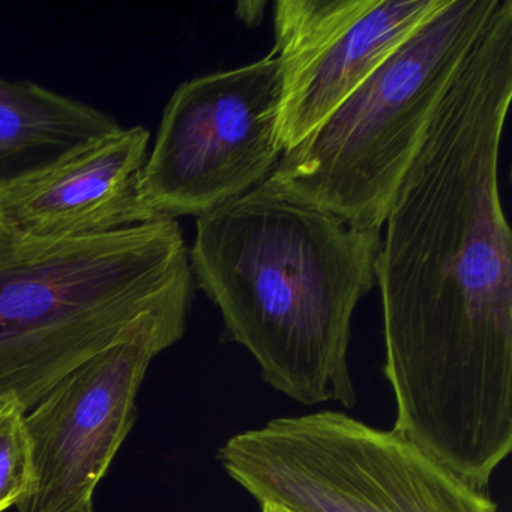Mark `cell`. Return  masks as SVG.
<instances>
[{
  "mask_svg": "<svg viewBox=\"0 0 512 512\" xmlns=\"http://www.w3.org/2000/svg\"><path fill=\"white\" fill-rule=\"evenodd\" d=\"M380 232L259 185L197 217L188 259L221 340L244 347L271 388L352 409V319L376 286Z\"/></svg>",
  "mask_w": 512,
  "mask_h": 512,
  "instance_id": "cell-2",
  "label": "cell"
},
{
  "mask_svg": "<svg viewBox=\"0 0 512 512\" xmlns=\"http://www.w3.org/2000/svg\"><path fill=\"white\" fill-rule=\"evenodd\" d=\"M26 413L19 401H0V512L17 505L31 487V446L26 433Z\"/></svg>",
  "mask_w": 512,
  "mask_h": 512,
  "instance_id": "cell-11",
  "label": "cell"
},
{
  "mask_svg": "<svg viewBox=\"0 0 512 512\" xmlns=\"http://www.w3.org/2000/svg\"><path fill=\"white\" fill-rule=\"evenodd\" d=\"M217 458L260 506L289 512H500L487 488L400 431L335 410L271 419Z\"/></svg>",
  "mask_w": 512,
  "mask_h": 512,
  "instance_id": "cell-5",
  "label": "cell"
},
{
  "mask_svg": "<svg viewBox=\"0 0 512 512\" xmlns=\"http://www.w3.org/2000/svg\"><path fill=\"white\" fill-rule=\"evenodd\" d=\"M178 220L46 241L0 227V401L26 412L149 314L191 307Z\"/></svg>",
  "mask_w": 512,
  "mask_h": 512,
  "instance_id": "cell-3",
  "label": "cell"
},
{
  "mask_svg": "<svg viewBox=\"0 0 512 512\" xmlns=\"http://www.w3.org/2000/svg\"><path fill=\"white\" fill-rule=\"evenodd\" d=\"M512 2L452 77L374 262L395 430L481 488L512 449V233L499 187Z\"/></svg>",
  "mask_w": 512,
  "mask_h": 512,
  "instance_id": "cell-1",
  "label": "cell"
},
{
  "mask_svg": "<svg viewBox=\"0 0 512 512\" xmlns=\"http://www.w3.org/2000/svg\"><path fill=\"white\" fill-rule=\"evenodd\" d=\"M77 512H94V508H92V503H88V505L83 506Z\"/></svg>",
  "mask_w": 512,
  "mask_h": 512,
  "instance_id": "cell-13",
  "label": "cell"
},
{
  "mask_svg": "<svg viewBox=\"0 0 512 512\" xmlns=\"http://www.w3.org/2000/svg\"><path fill=\"white\" fill-rule=\"evenodd\" d=\"M121 128L103 110L35 83L0 79V193Z\"/></svg>",
  "mask_w": 512,
  "mask_h": 512,
  "instance_id": "cell-10",
  "label": "cell"
},
{
  "mask_svg": "<svg viewBox=\"0 0 512 512\" xmlns=\"http://www.w3.org/2000/svg\"><path fill=\"white\" fill-rule=\"evenodd\" d=\"M499 0H445L262 185L382 230L452 77Z\"/></svg>",
  "mask_w": 512,
  "mask_h": 512,
  "instance_id": "cell-4",
  "label": "cell"
},
{
  "mask_svg": "<svg viewBox=\"0 0 512 512\" xmlns=\"http://www.w3.org/2000/svg\"><path fill=\"white\" fill-rule=\"evenodd\" d=\"M190 311L176 307L143 317L26 413L32 481L17 511L77 512L92 503L136 421L137 394L152 359L182 340Z\"/></svg>",
  "mask_w": 512,
  "mask_h": 512,
  "instance_id": "cell-7",
  "label": "cell"
},
{
  "mask_svg": "<svg viewBox=\"0 0 512 512\" xmlns=\"http://www.w3.org/2000/svg\"><path fill=\"white\" fill-rule=\"evenodd\" d=\"M260 512H289V511H287V509L280 508V506L262 505V506H260Z\"/></svg>",
  "mask_w": 512,
  "mask_h": 512,
  "instance_id": "cell-12",
  "label": "cell"
},
{
  "mask_svg": "<svg viewBox=\"0 0 512 512\" xmlns=\"http://www.w3.org/2000/svg\"><path fill=\"white\" fill-rule=\"evenodd\" d=\"M274 55L182 83L164 109L140 194L158 217H200L262 185L280 161Z\"/></svg>",
  "mask_w": 512,
  "mask_h": 512,
  "instance_id": "cell-6",
  "label": "cell"
},
{
  "mask_svg": "<svg viewBox=\"0 0 512 512\" xmlns=\"http://www.w3.org/2000/svg\"><path fill=\"white\" fill-rule=\"evenodd\" d=\"M445 0H280L274 5L280 65L278 143L307 139Z\"/></svg>",
  "mask_w": 512,
  "mask_h": 512,
  "instance_id": "cell-8",
  "label": "cell"
},
{
  "mask_svg": "<svg viewBox=\"0 0 512 512\" xmlns=\"http://www.w3.org/2000/svg\"><path fill=\"white\" fill-rule=\"evenodd\" d=\"M151 133L121 128L0 193V227L46 241L89 238L151 223L140 194Z\"/></svg>",
  "mask_w": 512,
  "mask_h": 512,
  "instance_id": "cell-9",
  "label": "cell"
}]
</instances>
